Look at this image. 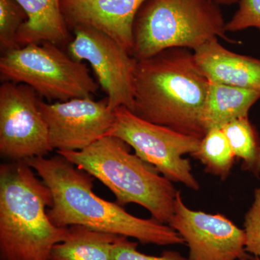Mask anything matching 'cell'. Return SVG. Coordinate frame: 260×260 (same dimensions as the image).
Segmentation results:
<instances>
[{
  "instance_id": "4",
  "label": "cell",
  "mask_w": 260,
  "mask_h": 260,
  "mask_svg": "<svg viewBox=\"0 0 260 260\" xmlns=\"http://www.w3.org/2000/svg\"><path fill=\"white\" fill-rule=\"evenodd\" d=\"M125 142L104 136L83 150H56L76 167L102 181L118 204L140 205L153 218L168 224L174 211L178 190L165 177L136 154Z\"/></svg>"
},
{
  "instance_id": "25",
  "label": "cell",
  "mask_w": 260,
  "mask_h": 260,
  "mask_svg": "<svg viewBox=\"0 0 260 260\" xmlns=\"http://www.w3.org/2000/svg\"><path fill=\"white\" fill-rule=\"evenodd\" d=\"M250 258V257H249ZM249 258H243V259H241L239 260H249Z\"/></svg>"
},
{
  "instance_id": "14",
  "label": "cell",
  "mask_w": 260,
  "mask_h": 260,
  "mask_svg": "<svg viewBox=\"0 0 260 260\" xmlns=\"http://www.w3.org/2000/svg\"><path fill=\"white\" fill-rule=\"evenodd\" d=\"M28 16L17 36L20 47L51 42L64 46L71 42L70 30L61 11L60 0H16Z\"/></svg>"
},
{
  "instance_id": "18",
  "label": "cell",
  "mask_w": 260,
  "mask_h": 260,
  "mask_svg": "<svg viewBox=\"0 0 260 260\" xmlns=\"http://www.w3.org/2000/svg\"><path fill=\"white\" fill-rule=\"evenodd\" d=\"M191 156L205 166V172L225 180L230 175L235 155L222 128L207 131Z\"/></svg>"
},
{
  "instance_id": "12",
  "label": "cell",
  "mask_w": 260,
  "mask_h": 260,
  "mask_svg": "<svg viewBox=\"0 0 260 260\" xmlns=\"http://www.w3.org/2000/svg\"><path fill=\"white\" fill-rule=\"evenodd\" d=\"M145 0H60L61 11L69 30L85 26L104 32L132 55L133 25Z\"/></svg>"
},
{
  "instance_id": "6",
  "label": "cell",
  "mask_w": 260,
  "mask_h": 260,
  "mask_svg": "<svg viewBox=\"0 0 260 260\" xmlns=\"http://www.w3.org/2000/svg\"><path fill=\"white\" fill-rule=\"evenodd\" d=\"M0 75L3 82L25 84L50 101L92 98L99 90L86 64L48 42L5 53L0 58Z\"/></svg>"
},
{
  "instance_id": "19",
  "label": "cell",
  "mask_w": 260,
  "mask_h": 260,
  "mask_svg": "<svg viewBox=\"0 0 260 260\" xmlns=\"http://www.w3.org/2000/svg\"><path fill=\"white\" fill-rule=\"evenodd\" d=\"M27 20L26 13L16 0H0V49L3 54L20 48L17 36Z\"/></svg>"
},
{
  "instance_id": "16",
  "label": "cell",
  "mask_w": 260,
  "mask_h": 260,
  "mask_svg": "<svg viewBox=\"0 0 260 260\" xmlns=\"http://www.w3.org/2000/svg\"><path fill=\"white\" fill-rule=\"evenodd\" d=\"M68 228V237L53 247L50 260H111L119 236L83 225Z\"/></svg>"
},
{
  "instance_id": "17",
  "label": "cell",
  "mask_w": 260,
  "mask_h": 260,
  "mask_svg": "<svg viewBox=\"0 0 260 260\" xmlns=\"http://www.w3.org/2000/svg\"><path fill=\"white\" fill-rule=\"evenodd\" d=\"M223 129L236 158L242 162V170L260 177V137L249 116L228 123Z\"/></svg>"
},
{
  "instance_id": "3",
  "label": "cell",
  "mask_w": 260,
  "mask_h": 260,
  "mask_svg": "<svg viewBox=\"0 0 260 260\" xmlns=\"http://www.w3.org/2000/svg\"><path fill=\"white\" fill-rule=\"evenodd\" d=\"M53 200L25 160L0 167V260H50L51 250L68 237L47 211Z\"/></svg>"
},
{
  "instance_id": "8",
  "label": "cell",
  "mask_w": 260,
  "mask_h": 260,
  "mask_svg": "<svg viewBox=\"0 0 260 260\" xmlns=\"http://www.w3.org/2000/svg\"><path fill=\"white\" fill-rule=\"evenodd\" d=\"M34 89L3 82L0 86V153L11 160L45 157L53 150Z\"/></svg>"
},
{
  "instance_id": "7",
  "label": "cell",
  "mask_w": 260,
  "mask_h": 260,
  "mask_svg": "<svg viewBox=\"0 0 260 260\" xmlns=\"http://www.w3.org/2000/svg\"><path fill=\"white\" fill-rule=\"evenodd\" d=\"M114 124L106 136L125 142L139 158L169 181L199 190L200 184L191 172L190 161L183 156L198 150L200 139L145 121L124 107L114 109Z\"/></svg>"
},
{
  "instance_id": "2",
  "label": "cell",
  "mask_w": 260,
  "mask_h": 260,
  "mask_svg": "<svg viewBox=\"0 0 260 260\" xmlns=\"http://www.w3.org/2000/svg\"><path fill=\"white\" fill-rule=\"evenodd\" d=\"M208 85L209 80L190 49H164L137 60L131 112L145 121L201 140L206 134L202 116Z\"/></svg>"
},
{
  "instance_id": "23",
  "label": "cell",
  "mask_w": 260,
  "mask_h": 260,
  "mask_svg": "<svg viewBox=\"0 0 260 260\" xmlns=\"http://www.w3.org/2000/svg\"><path fill=\"white\" fill-rule=\"evenodd\" d=\"M219 5H232L234 3H239V0H215Z\"/></svg>"
},
{
  "instance_id": "21",
  "label": "cell",
  "mask_w": 260,
  "mask_h": 260,
  "mask_svg": "<svg viewBox=\"0 0 260 260\" xmlns=\"http://www.w3.org/2000/svg\"><path fill=\"white\" fill-rule=\"evenodd\" d=\"M138 243L119 236L113 246L111 260H189L174 251H165L160 256L147 255L137 249Z\"/></svg>"
},
{
  "instance_id": "15",
  "label": "cell",
  "mask_w": 260,
  "mask_h": 260,
  "mask_svg": "<svg viewBox=\"0 0 260 260\" xmlns=\"http://www.w3.org/2000/svg\"><path fill=\"white\" fill-rule=\"evenodd\" d=\"M260 99L259 90L209 81L202 123L205 131L223 128L239 118L248 116L249 109Z\"/></svg>"
},
{
  "instance_id": "20",
  "label": "cell",
  "mask_w": 260,
  "mask_h": 260,
  "mask_svg": "<svg viewBox=\"0 0 260 260\" xmlns=\"http://www.w3.org/2000/svg\"><path fill=\"white\" fill-rule=\"evenodd\" d=\"M244 225L246 253L260 257V186L254 191V200L244 217Z\"/></svg>"
},
{
  "instance_id": "13",
  "label": "cell",
  "mask_w": 260,
  "mask_h": 260,
  "mask_svg": "<svg viewBox=\"0 0 260 260\" xmlns=\"http://www.w3.org/2000/svg\"><path fill=\"white\" fill-rule=\"evenodd\" d=\"M209 81L260 91V59L228 50L213 38L194 51Z\"/></svg>"
},
{
  "instance_id": "5",
  "label": "cell",
  "mask_w": 260,
  "mask_h": 260,
  "mask_svg": "<svg viewBox=\"0 0 260 260\" xmlns=\"http://www.w3.org/2000/svg\"><path fill=\"white\" fill-rule=\"evenodd\" d=\"M225 23L215 0H145L135 19L132 56L141 60L174 47L194 51L213 38L237 43Z\"/></svg>"
},
{
  "instance_id": "9",
  "label": "cell",
  "mask_w": 260,
  "mask_h": 260,
  "mask_svg": "<svg viewBox=\"0 0 260 260\" xmlns=\"http://www.w3.org/2000/svg\"><path fill=\"white\" fill-rule=\"evenodd\" d=\"M68 45L70 56L88 61L107 93L111 109L134 104V73L137 59L112 38L89 27H77Z\"/></svg>"
},
{
  "instance_id": "11",
  "label": "cell",
  "mask_w": 260,
  "mask_h": 260,
  "mask_svg": "<svg viewBox=\"0 0 260 260\" xmlns=\"http://www.w3.org/2000/svg\"><path fill=\"white\" fill-rule=\"evenodd\" d=\"M39 109L47 123L53 150H83L106 136L115 119L107 97L98 102L91 97L54 104L40 101Z\"/></svg>"
},
{
  "instance_id": "22",
  "label": "cell",
  "mask_w": 260,
  "mask_h": 260,
  "mask_svg": "<svg viewBox=\"0 0 260 260\" xmlns=\"http://www.w3.org/2000/svg\"><path fill=\"white\" fill-rule=\"evenodd\" d=\"M239 8L230 21L225 23V30L237 32L249 28L260 31V0H239Z\"/></svg>"
},
{
  "instance_id": "1",
  "label": "cell",
  "mask_w": 260,
  "mask_h": 260,
  "mask_svg": "<svg viewBox=\"0 0 260 260\" xmlns=\"http://www.w3.org/2000/svg\"><path fill=\"white\" fill-rule=\"evenodd\" d=\"M50 189L53 203L48 211L58 227L79 225L99 232L138 239L143 244H185L179 233L155 219L127 213L121 205L102 199L93 191V177L62 155L25 160Z\"/></svg>"
},
{
  "instance_id": "10",
  "label": "cell",
  "mask_w": 260,
  "mask_h": 260,
  "mask_svg": "<svg viewBox=\"0 0 260 260\" xmlns=\"http://www.w3.org/2000/svg\"><path fill=\"white\" fill-rule=\"evenodd\" d=\"M168 225L184 239L189 260H239L249 258L246 237L232 220L221 214H210L188 208L178 191L174 211Z\"/></svg>"
},
{
  "instance_id": "24",
  "label": "cell",
  "mask_w": 260,
  "mask_h": 260,
  "mask_svg": "<svg viewBox=\"0 0 260 260\" xmlns=\"http://www.w3.org/2000/svg\"><path fill=\"white\" fill-rule=\"evenodd\" d=\"M249 260H260V257H258V256H251L250 258H249Z\"/></svg>"
}]
</instances>
